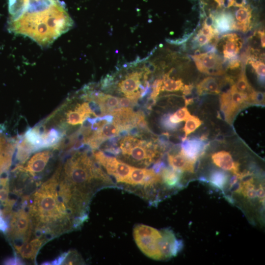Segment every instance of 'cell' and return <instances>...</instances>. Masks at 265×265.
<instances>
[{"mask_svg":"<svg viewBox=\"0 0 265 265\" xmlns=\"http://www.w3.org/2000/svg\"><path fill=\"white\" fill-rule=\"evenodd\" d=\"M202 124L201 121L197 117L191 116L186 120L183 130L185 133L184 138L187 137V135L195 131Z\"/></svg>","mask_w":265,"mask_h":265,"instance_id":"cell-19","label":"cell"},{"mask_svg":"<svg viewBox=\"0 0 265 265\" xmlns=\"http://www.w3.org/2000/svg\"><path fill=\"white\" fill-rule=\"evenodd\" d=\"M198 70L202 73L213 76L223 75L225 71L223 62L214 53H201L191 56Z\"/></svg>","mask_w":265,"mask_h":265,"instance_id":"cell-5","label":"cell"},{"mask_svg":"<svg viewBox=\"0 0 265 265\" xmlns=\"http://www.w3.org/2000/svg\"><path fill=\"white\" fill-rule=\"evenodd\" d=\"M4 265H24V262L18 257L15 256L6 259L4 262Z\"/></svg>","mask_w":265,"mask_h":265,"instance_id":"cell-28","label":"cell"},{"mask_svg":"<svg viewBox=\"0 0 265 265\" xmlns=\"http://www.w3.org/2000/svg\"><path fill=\"white\" fill-rule=\"evenodd\" d=\"M162 83V80L158 79L156 80L153 84V90L151 94L150 98L156 99V98L161 90V87Z\"/></svg>","mask_w":265,"mask_h":265,"instance_id":"cell-25","label":"cell"},{"mask_svg":"<svg viewBox=\"0 0 265 265\" xmlns=\"http://www.w3.org/2000/svg\"><path fill=\"white\" fill-rule=\"evenodd\" d=\"M231 94V108L234 114L236 111L246 102H248V94L238 91L233 84L230 89Z\"/></svg>","mask_w":265,"mask_h":265,"instance_id":"cell-16","label":"cell"},{"mask_svg":"<svg viewBox=\"0 0 265 265\" xmlns=\"http://www.w3.org/2000/svg\"><path fill=\"white\" fill-rule=\"evenodd\" d=\"M221 84L217 80L212 77L203 79L196 86L197 93L199 95L204 93L218 94L220 92Z\"/></svg>","mask_w":265,"mask_h":265,"instance_id":"cell-15","label":"cell"},{"mask_svg":"<svg viewBox=\"0 0 265 265\" xmlns=\"http://www.w3.org/2000/svg\"><path fill=\"white\" fill-rule=\"evenodd\" d=\"M170 114H164L161 118L160 124L161 127L167 130L174 131L177 130L180 126L179 123H172L169 119Z\"/></svg>","mask_w":265,"mask_h":265,"instance_id":"cell-23","label":"cell"},{"mask_svg":"<svg viewBox=\"0 0 265 265\" xmlns=\"http://www.w3.org/2000/svg\"><path fill=\"white\" fill-rule=\"evenodd\" d=\"M88 152L74 153L61 164V175L76 195L90 203L98 190L113 183Z\"/></svg>","mask_w":265,"mask_h":265,"instance_id":"cell-2","label":"cell"},{"mask_svg":"<svg viewBox=\"0 0 265 265\" xmlns=\"http://www.w3.org/2000/svg\"><path fill=\"white\" fill-rule=\"evenodd\" d=\"M227 7L233 6L235 3V0H227Z\"/></svg>","mask_w":265,"mask_h":265,"instance_id":"cell-35","label":"cell"},{"mask_svg":"<svg viewBox=\"0 0 265 265\" xmlns=\"http://www.w3.org/2000/svg\"><path fill=\"white\" fill-rule=\"evenodd\" d=\"M212 38L198 32L195 37V40L199 46H203L207 44Z\"/></svg>","mask_w":265,"mask_h":265,"instance_id":"cell-26","label":"cell"},{"mask_svg":"<svg viewBox=\"0 0 265 265\" xmlns=\"http://www.w3.org/2000/svg\"><path fill=\"white\" fill-rule=\"evenodd\" d=\"M162 80L161 91H176L183 89L184 83L181 79L175 80L169 77V74H165Z\"/></svg>","mask_w":265,"mask_h":265,"instance_id":"cell-17","label":"cell"},{"mask_svg":"<svg viewBox=\"0 0 265 265\" xmlns=\"http://www.w3.org/2000/svg\"><path fill=\"white\" fill-rule=\"evenodd\" d=\"M222 38L226 39L223 50L224 57L229 59L235 58L242 46L240 38L235 33L226 34Z\"/></svg>","mask_w":265,"mask_h":265,"instance_id":"cell-12","label":"cell"},{"mask_svg":"<svg viewBox=\"0 0 265 265\" xmlns=\"http://www.w3.org/2000/svg\"><path fill=\"white\" fill-rule=\"evenodd\" d=\"M249 63L251 65L255 72L259 77L260 81L262 82L264 81L265 78V63L261 61L255 60L254 59H250Z\"/></svg>","mask_w":265,"mask_h":265,"instance_id":"cell-22","label":"cell"},{"mask_svg":"<svg viewBox=\"0 0 265 265\" xmlns=\"http://www.w3.org/2000/svg\"><path fill=\"white\" fill-rule=\"evenodd\" d=\"M61 167L60 164L48 180L38 185L29 195L26 208L32 225L31 238L47 242L76 229L73 216L58 195Z\"/></svg>","mask_w":265,"mask_h":265,"instance_id":"cell-1","label":"cell"},{"mask_svg":"<svg viewBox=\"0 0 265 265\" xmlns=\"http://www.w3.org/2000/svg\"><path fill=\"white\" fill-rule=\"evenodd\" d=\"M133 236L140 250L148 257L156 260L169 259L181 251L183 243L172 230H158L144 224L133 228Z\"/></svg>","mask_w":265,"mask_h":265,"instance_id":"cell-3","label":"cell"},{"mask_svg":"<svg viewBox=\"0 0 265 265\" xmlns=\"http://www.w3.org/2000/svg\"><path fill=\"white\" fill-rule=\"evenodd\" d=\"M143 73L137 71L132 73L118 83L119 90L126 98L138 91V88L141 85L140 80Z\"/></svg>","mask_w":265,"mask_h":265,"instance_id":"cell-11","label":"cell"},{"mask_svg":"<svg viewBox=\"0 0 265 265\" xmlns=\"http://www.w3.org/2000/svg\"><path fill=\"white\" fill-rule=\"evenodd\" d=\"M8 228V221L3 216L0 210V232L6 233Z\"/></svg>","mask_w":265,"mask_h":265,"instance_id":"cell-29","label":"cell"},{"mask_svg":"<svg viewBox=\"0 0 265 265\" xmlns=\"http://www.w3.org/2000/svg\"><path fill=\"white\" fill-rule=\"evenodd\" d=\"M258 34L260 37V39H261V45H262V47L263 48H265V32L263 31H258Z\"/></svg>","mask_w":265,"mask_h":265,"instance_id":"cell-33","label":"cell"},{"mask_svg":"<svg viewBox=\"0 0 265 265\" xmlns=\"http://www.w3.org/2000/svg\"><path fill=\"white\" fill-rule=\"evenodd\" d=\"M47 241L42 238H34L19 245H13L17 254L23 259L34 261L42 246Z\"/></svg>","mask_w":265,"mask_h":265,"instance_id":"cell-9","label":"cell"},{"mask_svg":"<svg viewBox=\"0 0 265 265\" xmlns=\"http://www.w3.org/2000/svg\"><path fill=\"white\" fill-rule=\"evenodd\" d=\"M239 65L240 60L235 57L229 62L227 68L231 70H234L238 68Z\"/></svg>","mask_w":265,"mask_h":265,"instance_id":"cell-31","label":"cell"},{"mask_svg":"<svg viewBox=\"0 0 265 265\" xmlns=\"http://www.w3.org/2000/svg\"><path fill=\"white\" fill-rule=\"evenodd\" d=\"M248 101L255 104H262L265 103V94L254 90L248 95Z\"/></svg>","mask_w":265,"mask_h":265,"instance_id":"cell-24","label":"cell"},{"mask_svg":"<svg viewBox=\"0 0 265 265\" xmlns=\"http://www.w3.org/2000/svg\"><path fill=\"white\" fill-rule=\"evenodd\" d=\"M213 163L220 169L226 171H230L232 174H238L239 164L234 160L231 154L222 151L214 153L212 156Z\"/></svg>","mask_w":265,"mask_h":265,"instance_id":"cell-10","label":"cell"},{"mask_svg":"<svg viewBox=\"0 0 265 265\" xmlns=\"http://www.w3.org/2000/svg\"><path fill=\"white\" fill-rule=\"evenodd\" d=\"M214 23V16L210 14L208 17H207L204 22V25L212 26Z\"/></svg>","mask_w":265,"mask_h":265,"instance_id":"cell-32","label":"cell"},{"mask_svg":"<svg viewBox=\"0 0 265 265\" xmlns=\"http://www.w3.org/2000/svg\"><path fill=\"white\" fill-rule=\"evenodd\" d=\"M2 134V132L0 131V136Z\"/></svg>","mask_w":265,"mask_h":265,"instance_id":"cell-36","label":"cell"},{"mask_svg":"<svg viewBox=\"0 0 265 265\" xmlns=\"http://www.w3.org/2000/svg\"><path fill=\"white\" fill-rule=\"evenodd\" d=\"M219 6H222L224 5L225 0H214Z\"/></svg>","mask_w":265,"mask_h":265,"instance_id":"cell-34","label":"cell"},{"mask_svg":"<svg viewBox=\"0 0 265 265\" xmlns=\"http://www.w3.org/2000/svg\"><path fill=\"white\" fill-rule=\"evenodd\" d=\"M135 104L132 100L127 98H119V107H128Z\"/></svg>","mask_w":265,"mask_h":265,"instance_id":"cell-30","label":"cell"},{"mask_svg":"<svg viewBox=\"0 0 265 265\" xmlns=\"http://www.w3.org/2000/svg\"><path fill=\"white\" fill-rule=\"evenodd\" d=\"M208 146V142L204 136L186 138L182 140L181 151L189 159L197 161L204 155Z\"/></svg>","mask_w":265,"mask_h":265,"instance_id":"cell-8","label":"cell"},{"mask_svg":"<svg viewBox=\"0 0 265 265\" xmlns=\"http://www.w3.org/2000/svg\"><path fill=\"white\" fill-rule=\"evenodd\" d=\"M17 139L0 136V176L8 172L16 149Z\"/></svg>","mask_w":265,"mask_h":265,"instance_id":"cell-7","label":"cell"},{"mask_svg":"<svg viewBox=\"0 0 265 265\" xmlns=\"http://www.w3.org/2000/svg\"><path fill=\"white\" fill-rule=\"evenodd\" d=\"M84 261L77 252L72 251L67 252L66 258L62 265L82 264Z\"/></svg>","mask_w":265,"mask_h":265,"instance_id":"cell-21","label":"cell"},{"mask_svg":"<svg viewBox=\"0 0 265 265\" xmlns=\"http://www.w3.org/2000/svg\"><path fill=\"white\" fill-rule=\"evenodd\" d=\"M42 150L35 153L27 159L24 165H16L32 177L43 172L53 157V150Z\"/></svg>","mask_w":265,"mask_h":265,"instance_id":"cell-6","label":"cell"},{"mask_svg":"<svg viewBox=\"0 0 265 265\" xmlns=\"http://www.w3.org/2000/svg\"><path fill=\"white\" fill-rule=\"evenodd\" d=\"M199 32L212 38L216 36V34H217L215 30L213 29L212 26H209L205 25L203 26Z\"/></svg>","mask_w":265,"mask_h":265,"instance_id":"cell-27","label":"cell"},{"mask_svg":"<svg viewBox=\"0 0 265 265\" xmlns=\"http://www.w3.org/2000/svg\"><path fill=\"white\" fill-rule=\"evenodd\" d=\"M235 85L238 91L248 95L254 90L248 81L244 68L242 69Z\"/></svg>","mask_w":265,"mask_h":265,"instance_id":"cell-18","label":"cell"},{"mask_svg":"<svg viewBox=\"0 0 265 265\" xmlns=\"http://www.w3.org/2000/svg\"><path fill=\"white\" fill-rule=\"evenodd\" d=\"M252 9L249 6L240 7L235 12V29L246 31L249 28L252 17Z\"/></svg>","mask_w":265,"mask_h":265,"instance_id":"cell-13","label":"cell"},{"mask_svg":"<svg viewBox=\"0 0 265 265\" xmlns=\"http://www.w3.org/2000/svg\"><path fill=\"white\" fill-rule=\"evenodd\" d=\"M191 116V115L187 108L184 107L178 109L174 114H170L169 119L172 123H178L181 121L186 120Z\"/></svg>","mask_w":265,"mask_h":265,"instance_id":"cell-20","label":"cell"},{"mask_svg":"<svg viewBox=\"0 0 265 265\" xmlns=\"http://www.w3.org/2000/svg\"><path fill=\"white\" fill-rule=\"evenodd\" d=\"M7 237L13 245H19L29 241L32 237V225L26 206L21 204L12 212L8 220Z\"/></svg>","mask_w":265,"mask_h":265,"instance_id":"cell-4","label":"cell"},{"mask_svg":"<svg viewBox=\"0 0 265 265\" xmlns=\"http://www.w3.org/2000/svg\"><path fill=\"white\" fill-rule=\"evenodd\" d=\"M214 28L217 33L235 29V21L231 14L222 12L214 17Z\"/></svg>","mask_w":265,"mask_h":265,"instance_id":"cell-14","label":"cell"}]
</instances>
